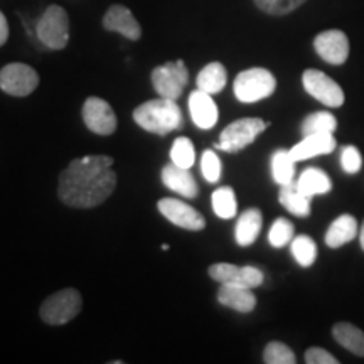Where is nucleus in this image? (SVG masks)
<instances>
[{
  "label": "nucleus",
  "instance_id": "1",
  "mask_svg": "<svg viewBox=\"0 0 364 364\" xmlns=\"http://www.w3.org/2000/svg\"><path fill=\"white\" fill-rule=\"evenodd\" d=\"M108 156H85L75 159L59 174L58 196L66 206L90 209L100 206L117 188V174Z\"/></svg>",
  "mask_w": 364,
  "mask_h": 364
},
{
  "label": "nucleus",
  "instance_id": "2",
  "mask_svg": "<svg viewBox=\"0 0 364 364\" xmlns=\"http://www.w3.org/2000/svg\"><path fill=\"white\" fill-rule=\"evenodd\" d=\"M135 124L145 132L157 135H167L182 129L184 117L176 100L157 98L149 100L134 110Z\"/></svg>",
  "mask_w": 364,
  "mask_h": 364
},
{
  "label": "nucleus",
  "instance_id": "3",
  "mask_svg": "<svg viewBox=\"0 0 364 364\" xmlns=\"http://www.w3.org/2000/svg\"><path fill=\"white\" fill-rule=\"evenodd\" d=\"M277 80L265 68H250L236 76L233 91L241 103H257L272 97Z\"/></svg>",
  "mask_w": 364,
  "mask_h": 364
},
{
  "label": "nucleus",
  "instance_id": "4",
  "mask_svg": "<svg viewBox=\"0 0 364 364\" xmlns=\"http://www.w3.org/2000/svg\"><path fill=\"white\" fill-rule=\"evenodd\" d=\"M83 309V299L76 289H63L49 295L39 309V316L49 326H65Z\"/></svg>",
  "mask_w": 364,
  "mask_h": 364
},
{
  "label": "nucleus",
  "instance_id": "5",
  "mask_svg": "<svg viewBox=\"0 0 364 364\" xmlns=\"http://www.w3.org/2000/svg\"><path fill=\"white\" fill-rule=\"evenodd\" d=\"M36 34L46 48L53 51H61L70 41V17L68 12L59 6L46 9L36 26Z\"/></svg>",
  "mask_w": 364,
  "mask_h": 364
},
{
  "label": "nucleus",
  "instance_id": "6",
  "mask_svg": "<svg viewBox=\"0 0 364 364\" xmlns=\"http://www.w3.org/2000/svg\"><path fill=\"white\" fill-rule=\"evenodd\" d=\"M270 127V122H263L262 118H241L233 124H230L221 132L220 142L216 144V149L223 152L235 154L248 147L255 142L262 132H265Z\"/></svg>",
  "mask_w": 364,
  "mask_h": 364
},
{
  "label": "nucleus",
  "instance_id": "7",
  "mask_svg": "<svg viewBox=\"0 0 364 364\" xmlns=\"http://www.w3.org/2000/svg\"><path fill=\"white\" fill-rule=\"evenodd\" d=\"M189 71L182 59L164 63L162 66L154 68L152 85L159 97L177 100L181 98L182 91L188 86Z\"/></svg>",
  "mask_w": 364,
  "mask_h": 364
},
{
  "label": "nucleus",
  "instance_id": "8",
  "mask_svg": "<svg viewBox=\"0 0 364 364\" xmlns=\"http://www.w3.org/2000/svg\"><path fill=\"white\" fill-rule=\"evenodd\" d=\"M39 86V75L26 63H11L0 70V90L11 97L24 98Z\"/></svg>",
  "mask_w": 364,
  "mask_h": 364
},
{
  "label": "nucleus",
  "instance_id": "9",
  "mask_svg": "<svg viewBox=\"0 0 364 364\" xmlns=\"http://www.w3.org/2000/svg\"><path fill=\"white\" fill-rule=\"evenodd\" d=\"M304 88L312 98L331 108H339L344 103V91L326 73L318 70H306L302 75Z\"/></svg>",
  "mask_w": 364,
  "mask_h": 364
},
{
  "label": "nucleus",
  "instance_id": "10",
  "mask_svg": "<svg viewBox=\"0 0 364 364\" xmlns=\"http://www.w3.org/2000/svg\"><path fill=\"white\" fill-rule=\"evenodd\" d=\"M208 273L218 284L245 287V289H257L265 279L260 268L252 265L236 267L231 263H215L208 268Z\"/></svg>",
  "mask_w": 364,
  "mask_h": 364
},
{
  "label": "nucleus",
  "instance_id": "11",
  "mask_svg": "<svg viewBox=\"0 0 364 364\" xmlns=\"http://www.w3.org/2000/svg\"><path fill=\"white\" fill-rule=\"evenodd\" d=\"M161 215L169 220L172 225L182 228L188 231H201L206 228V220L198 209H194L184 201L174 198H164L157 203Z\"/></svg>",
  "mask_w": 364,
  "mask_h": 364
},
{
  "label": "nucleus",
  "instance_id": "12",
  "mask_svg": "<svg viewBox=\"0 0 364 364\" xmlns=\"http://www.w3.org/2000/svg\"><path fill=\"white\" fill-rule=\"evenodd\" d=\"M85 125L97 135H112L117 130V115L103 98L90 97L83 105Z\"/></svg>",
  "mask_w": 364,
  "mask_h": 364
},
{
  "label": "nucleus",
  "instance_id": "13",
  "mask_svg": "<svg viewBox=\"0 0 364 364\" xmlns=\"http://www.w3.org/2000/svg\"><path fill=\"white\" fill-rule=\"evenodd\" d=\"M314 49L326 63L339 66L349 58V39L343 31L329 29L316 36Z\"/></svg>",
  "mask_w": 364,
  "mask_h": 364
},
{
  "label": "nucleus",
  "instance_id": "14",
  "mask_svg": "<svg viewBox=\"0 0 364 364\" xmlns=\"http://www.w3.org/2000/svg\"><path fill=\"white\" fill-rule=\"evenodd\" d=\"M103 27L112 33L122 34L130 41H139L142 38V27L136 22L135 16L125 6H112L103 17Z\"/></svg>",
  "mask_w": 364,
  "mask_h": 364
},
{
  "label": "nucleus",
  "instance_id": "15",
  "mask_svg": "<svg viewBox=\"0 0 364 364\" xmlns=\"http://www.w3.org/2000/svg\"><path fill=\"white\" fill-rule=\"evenodd\" d=\"M189 113L194 124L203 130L213 129L218 124V117H220L213 95L203 90H194L189 95Z\"/></svg>",
  "mask_w": 364,
  "mask_h": 364
},
{
  "label": "nucleus",
  "instance_id": "16",
  "mask_svg": "<svg viewBox=\"0 0 364 364\" xmlns=\"http://www.w3.org/2000/svg\"><path fill=\"white\" fill-rule=\"evenodd\" d=\"M336 145H338V142H336L332 134H312L304 136L302 142L294 145L289 152L295 162H300L334 152Z\"/></svg>",
  "mask_w": 364,
  "mask_h": 364
},
{
  "label": "nucleus",
  "instance_id": "17",
  "mask_svg": "<svg viewBox=\"0 0 364 364\" xmlns=\"http://www.w3.org/2000/svg\"><path fill=\"white\" fill-rule=\"evenodd\" d=\"M161 179L167 189L174 191V193L184 196V198L193 199L199 193L198 182L194 181L189 169L176 166V164H169V166L164 167L161 172Z\"/></svg>",
  "mask_w": 364,
  "mask_h": 364
},
{
  "label": "nucleus",
  "instance_id": "18",
  "mask_svg": "<svg viewBox=\"0 0 364 364\" xmlns=\"http://www.w3.org/2000/svg\"><path fill=\"white\" fill-rule=\"evenodd\" d=\"M218 302L241 314L253 312L257 307V297L252 289L236 285H221L218 290Z\"/></svg>",
  "mask_w": 364,
  "mask_h": 364
},
{
  "label": "nucleus",
  "instance_id": "19",
  "mask_svg": "<svg viewBox=\"0 0 364 364\" xmlns=\"http://www.w3.org/2000/svg\"><path fill=\"white\" fill-rule=\"evenodd\" d=\"M262 223H263V216L258 208H250L245 213H241L235 230L236 243L243 248L253 245L262 231Z\"/></svg>",
  "mask_w": 364,
  "mask_h": 364
},
{
  "label": "nucleus",
  "instance_id": "20",
  "mask_svg": "<svg viewBox=\"0 0 364 364\" xmlns=\"http://www.w3.org/2000/svg\"><path fill=\"white\" fill-rule=\"evenodd\" d=\"M358 235V221L351 215H343L332 221L326 233V245L329 248L344 247L346 243L353 241Z\"/></svg>",
  "mask_w": 364,
  "mask_h": 364
},
{
  "label": "nucleus",
  "instance_id": "21",
  "mask_svg": "<svg viewBox=\"0 0 364 364\" xmlns=\"http://www.w3.org/2000/svg\"><path fill=\"white\" fill-rule=\"evenodd\" d=\"M279 201L287 211L299 218H307L311 215V198L304 196L297 188V182L280 186Z\"/></svg>",
  "mask_w": 364,
  "mask_h": 364
},
{
  "label": "nucleus",
  "instance_id": "22",
  "mask_svg": "<svg viewBox=\"0 0 364 364\" xmlns=\"http://www.w3.org/2000/svg\"><path fill=\"white\" fill-rule=\"evenodd\" d=\"M297 188L304 196L312 199L314 196L329 193L332 189V182L324 171L317 169V167H309V169H306L300 174L297 181Z\"/></svg>",
  "mask_w": 364,
  "mask_h": 364
},
{
  "label": "nucleus",
  "instance_id": "23",
  "mask_svg": "<svg viewBox=\"0 0 364 364\" xmlns=\"http://www.w3.org/2000/svg\"><path fill=\"white\" fill-rule=\"evenodd\" d=\"M228 81V73L226 68L221 65V63H209L199 71L198 78H196V85H198V90L206 91L209 95H216L223 91L226 86Z\"/></svg>",
  "mask_w": 364,
  "mask_h": 364
},
{
  "label": "nucleus",
  "instance_id": "24",
  "mask_svg": "<svg viewBox=\"0 0 364 364\" xmlns=\"http://www.w3.org/2000/svg\"><path fill=\"white\" fill-rule=\"evenodd\" d=\"M332 336L343 348L356 356H364V332L349 322H339L332 327Z\"/></svg>",
  "mask_w": 364,
  "mask_h": 364
},
{
  "label": "nucleus",
  "instance_id": "25",
  "mask_svg": "<svg viewBox=\"0 0 364 364\" xmlns=\"http://www.w3.org/2000/svg\"><path fill=\"white\" fill-rule=\"evenodd\" d=\"M295 162L289 150L280 149L272 156V177L279 186L289 184L295 177Z\"/></svg>",
  "mask_w": 364,
  "mask_h": 364
},
{
  "label": "nucleus",
  "instance_id": "26",
  "mask_svg": "<svg viewBox=\"0 0 364 364\" xmlns=\"http://www.w3.org/2000/svg\"><path fill=\"white\" fill-rule=\"evenodd\" d=\"M213 209H215L216 216L221 220H231L238 213V203H236V194L233 188H218L211 196Z\"/></svg>",
  "mask_w": 364,
  "mask_h": 364
},
{
  "label": "nucleus",
  "instance_id": "27",
  "mask_svg": "<svg viewBox=\"0 0 364 364\" xmlns=\"http://www.w3.org/2000/svg\"><path fill=\"white\" fill-rule=\"evenodd\" d=\"M338 129V120L329 112H316L309 115L306 120L302 122V135H312V134H334Z\"/></svg>",
  "mask_w": 364,
  "mask_h": 364
},
{
  "label": "nucleus",
  "instance_id": "28",
  "mask_svg": "<svg viewBox=\"0 0 364 364\" xmlns=\"http://www.w3.org/2000/svg\"><path fill=\"white\" fill-rule=\"evenodd\" d=\"M290 250H292L294 258L297 260L299 265L304 268L312 267L317 258L316 243H314V240L307 235L295 236V238L290 241Z\"/></svg>",
  "mask_w": 364,
  "mask_h": 364
},
{
  "label": "nucleus",
  "instance_id": "29",
  "mask_svg": "<svg viewBox=\"0 0 364 364\" xmlns=\"http://www.w3.org/2000/svg\"><path fill=\"white\" fill-rule=\"evenodd\" d=\"M196 161V150L194 145L188 136H177L171 147V162L176 166L184 167V169H191Z\"/></svg>",
  "mask_w": 364,
  "mask_h": 364
},
{
  "label": "nucleus",
  "instance_id": "30",
  "mask_svg": "<svg viewBox=\"0 0 364 364\" xmlns=\"http://www.w3.org/2000/svg\"><path fill=\"white\" fill-rule=\"evenodd\" d=\"M294 240V225L285 218H279L273 221V225L268 231V243L273 248H282L289 245Z\"/></svg>",
  "mask_w": 364,
  "mask_h": 364
},
{
  "label": "nucleus",
  "instance_id": "31",
  "mask_svg": "<svg viewBox=\"0 0 364 364\" xmlns=\"http://www.w3.org/2000/svg\"><path fill=\"white\" fill-rule=\"evenodd\" d=\"M263 361L267 364H294L295 354L289 346L279 341H272L267 344L265 351H263Z\"/></svg>",
  "mask_w": 364,
  "mask_h": 364
},
{
  "label": "nucleus",
  "instance_id": "32",
  "mask_svg": "<svg viewBox=\"0 0 364 364\" xmlns=\"http://www.w3.org/2000/svg\"><path fill=\"white\" fill-rule=\"evenodd\" d=\"M306 2L307 0H255V6L270 16H287Z\"/></svg>",
  "mask_w": 364,
  "mask_h": 364
},
{
  "label": "nucleus",
  "instance_id": "33",
  "mask_svg": "<svg viewBox=\"0 0 364 364\" xmlns=\"http://www.w3.org/2000/svg\"><path fill=\"white\" fill-rule=\"evenodd\" d=\"M201 172L204 179L211 182V184H215V182L220 181L221 161L220 157L216 156V152H213V150H204L201 157Z\"/></svg>",
  "mask_w": 364,
  "mask_h": 364
},
{
  "label": "nucleus",
  "instance_id": "34",
  "mask_svg": "<svg viewBox=\"0 0 364 364\" xmlns=\"http://www.w3.org/2000/svg\"><path fill=\"white\" fill-rule=\"evenodd\" d=\"M361 154H359V150L354 147V145L344 147L343 154H341V166H343L344 172H348V174H356V172L361 169Z\"/></svg>",
  "mask_w": 364,
  "mask_h": 364
},
{
  "label": "nucleus",
  "instance_id": "35",
  "mask_svg": "<svg viewBox=\"0 0 364 364\" xmlns=\"http://www.w3.org/2000/svg\"><path fill=\"white\" fill-rule=\"evenodd\" d=\"M307 364H338L339 361L329 351L322 348H311L306 351Z\"/></svg>",
  "mask_w": 364,
  "mask_h": 364
},
{
  "label": "nucleus",
  "instance_id": "36",
  "mask_svg": "<svg viewBox=\"0 0 364 364\" xmlns=\"http://www.w3.org/2000/svg\"><path fill=\"white\" fill-rule=\"evenodd\" d=\"M9 39V22L7 17L4 16V12L0 11V48L7 43Z\"/></svg>",
  "mask_w": 364,
  "mask_h": 364
},
{
  "label": "nucleus",
  "instance_id": "37",
  "mask_svg": "<svg viewBox=\"0 0 364 364\" xmlns=\"http://www.w3.org/2000/svg\"><path fill=\"white\" fill-rule=\"evenodd\" d=\"M359 243H361V247H363V250H364V221H363L361 231H359Z\"/></svg>",
  "mask_w": 364,
  "mask_h": 364
}]
</instances>
